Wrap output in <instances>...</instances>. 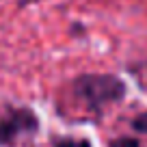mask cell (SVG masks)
Listing matches in <instances>:
<instances>
[{"instance_id": "2", "label": "cell", "mask_w": 147, "mask_h": 147, "mask_svg": "<svg viewBox=\"0 0 147 147\" xmlns=\"http://www.w3.org/2000/svg\"><path fill=\"white\" fill-rule=\"evenodd\" d=\"M39 119L26 106H0V147H13L20 138L35 134Z\"/></svg>"}, {"instance_id": "3", "label": "cell", "mask_w": 147, "mask_h": 147, "mask_svg": "<svg viewBox=\"0 0 147 147\" xmlns=\"http://www.w3.org/2000/svg\"><path fill=\"white\" fill-rule=\"evenodd\" d=\"M54 147H91L84 138H56Z\"/></svg>"}, {"instance_id": "1", "label": "cell", "mask_w": 147, "mask_h": 147, "mask_svg": "<svg viewBox=\"0 0 147 147\" xmlns=\"http://www.w3.org/2000/svg\"><path fill=\"white\" fill-rule=\"evenodd\" d=\"M74 95L89 110H102L125 95V84L110 74H82L74 80Z\"/></svg>"}, {"instance_id": "4", "label": "cell", "mask_w": 147, "mask_h": 147, "mask_svg": "<svg viewBox=\"0 0 147 147\" xmlns=\"http://www.w3.org/2000/svg\"><path fill=\"white\" fill-rule=\"evenodd\" d=\"M132 128L136 130V132H147V110L132 119Z\"/></svg>"}, {"instance_id": "5", "label": "cell", "mask_w": 147, "mask_h": 147, "mask_svg": "<svg viewBox=\"0 0 147 147\" xmlns=\"http://www.w3.org/2000/svg\"><path fill=\"white\" fill-rule=\"evenodd\" d=\"M110 147H141V143L136 138H119V141H113Z\"/></svg>"}]
</instances>
